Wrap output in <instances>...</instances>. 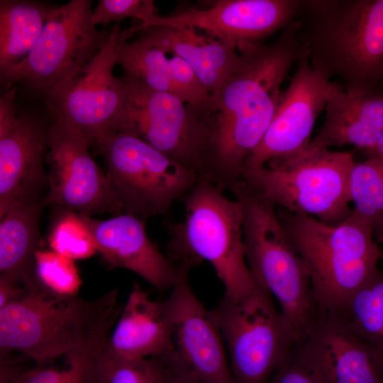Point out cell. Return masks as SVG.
<instances>
[{"mask_svg": "<svg viewBox=\"0 0 383 383\" xmlns=\"http://www.w3.org/2000/svg\"><path fill=\"white\" fill-rule=\"evenodd\" d=\"M159 360L164 366L165 383H201L172 360L170 358Z\"/></svg>", "mask_w": 383, "mask_h": 383, "instance_id": "36", "label": "cell"}, {"mask_svg": "<svg viewBox=\"0 0 383 383\" xmlns=\"http://www.w3.org/2000/svg\"><path fill=\"white\" fill-rule=\"evenodd\" d=\"M16 91L11 89L0 99V217L17 204L38 200L48 184L43 160L49 128L16 111Z\"/></svg>", "mask_w": 383, "mask_h": 383, "instance_id": "16", "label": "cell"}, {"mask_svg": "<svg viewBox=\"0 0 383 383\" xmlns=\"http://www.w3.org/2000/svg\"><path fill=\"white\" fill-rule=\"evenodd\" d=\"M326 107L323 124L311 145L327 149L352 145L367 151L383 136V93L341 88Z\"/></svg>", "mask_w": 383, "mask_h": 383, "instance_id": "21", "label": "cell"}, {"mask_svg": "<svg viewBox=\"0 0 383 383\" xmlns=\"http://www.w3.org/2000/svg\"><path fill=\"white\" fill-rule=\"evenodd\" d=\"M268 383H327L318 367L294 348L289 359L277 370Z\"/></svg>", "mask_w": 383, "mask_h": 383, "instance_id": "33", "label": "cell"}, {"mask_svg": "<svg viewBox=\"0 0 383 383\" xmlns=\"http://www.w3.org/2000/svg\"><path fill=\"white\" fill-rule=\"evenodd\" d=\"M156 15L152 0H100L93 11L91 19L95 26H106L131 17L144 23Z\"/></svg>", "mask_w": 383, "mask_h": 383, "instance_id": "31", "label": "cell"}, {"mask_svg": "<svg viewBox=\"0 0 383 383\" xmlns=\"http://www.w3.org/2000/svg\"><path fill=\"white\" fill-rule=\"evenodd\" d=\"M117 296L116 289L94 300L28 292L0 308V352L18 351L35 364L67 356L116 321L123 309Z\"/></svg>", "mask_w": 383, "mask_h": 383, "instance_id": "3", "label": "cell"}, {"mask_svg": "<svg viewBox=\"0 0 383 383\" xmlns=\"http://www.w3.org/2000/svg\"><path fill=\"white\" fill-rule=\"evenodd\" d=\"M338 313L355 334L383 355V271L378 268Z\"/></svg>", "mask_w": 383, "mask_h": 383, "instance_id": "25", "label": "cell"}, {"mask_svg": "<svg viewBox=\"0 0 383 383\" xmlns=\"http://www.w3.org/2000/svg\"><path fill=\"white\" fill-rule=\"evenodd\" d=\"M349 192L353 215L372 227L383 219V155L355 162Z\"/></svg>", "mask_w": 383, "mask_h": 383, "instance_id": "27", "label": "cell"}, {"mask_svg": "<svg viewBox=\"0 0 383 383\" xmlns=\"http://www.w3.org/2000/svg\"><path fill=\"white\" fill-rule=\"evenodd\" d=\"M91 1L72 0L48 16L35 47L19 64L0 72L1 82L21 83L48 98L72 78L108 40L93 23Z\"/></svg>", "mask_w": 383, "mask_h": 383, "instance_id": "10", "label": "cell"}, {"mask_svg": "<svg viewBox=\"0 0 383 383\" xmlns=\"http://www.w3.org/2000/svg\"><path fill=\"white\" fill-rule=\"evenodd\" d=\"M56 7L36 1L1 0L0 72L16 66L29 55Z\"/></svg>", "mask_w": 383, "mask_h": 383, "instance_id": "24", "label": "cell"}, {"mask_svg": "<svg viewBox=\"0 0 383 383\" xmlns=\"http://www.w3.org/2000/svg\"><path fill=\"white\" fill-rule=\"evenodd\" d=\"M230 190L242 209L249 270L256 283L278 301L299 345L320 313L307 267L286 233L277 207L241 179Z\"/></svg>", "mask_w": 383, "mask_h": 383, "instance_id": "4", "label": "cell"}, {"mask_svg": "<svg viewBox=\"0 0 383 383\" xmlns=\"http://www.w3.org/2000/svg\"><path fill=\"white\" fill-rule=\"evenodd\" d=\"M0 383H11L28 370L12 352H0Z\"/></svg>", "mask_w": 383, "mask_h": 383, "instance_id": "35", "label": "cell"}, {"mask_svg": "<svg viewBox=\"0 0 383 383\" xmlns=\"http://www.w3.org/2000/svg\"><path fill=\"white\" fill-rule=\"evenodd\" d=\"M167 55L161 48L140 38L133 42H121L116 64L121 66L124 73L140 79L150 88L180 98Z\"/></svg>", "mask_w": 383, "mask_h": 383, "instance_id": "26", "label": "cell"}, {"mask_svg": "<svg viewBox=\"0 0 383 383\" xmlns=\"http://www.w3.org/2000/svg\"><path fill=\"white\" fill-rule=\"evenodd\" d=\"M297 346L327 383H383V355L338 312L320 311L311 332Z\"/></svg>", "mask_w": 383, "mask_h": 383, "instance_id": "18", "label": "cell"}, {"mask_svg": "<svg viewBox=\"0 0 383 383\" xmlns=\"http://www.w3.org/2000/svg\"><path fill=\"white\" fill-rule=\"evenodd\" d=\"M129 36L114 24L100 50L46 98L54 120L71 127L89 147L115 132L126 88L122 76L116 77L113 70L119 45Z\"/></svg>", "mask_w": 383, "mask_h": 383, "instance_id": "11", "label": "cell"}, {"mask_svg": "<svg viewBox=\"0 0 383 383\" xmlns=\"http://www.w3.org/2000/svg\"><path fill=\"white\" fill-rule=\"evenodd\" d=\"M293 21L273 43L238 45V62L220 89L193 106L204 133L201 179L222 191L240 179L277 109L280 86L297 62L301 46Z\"/></svg>", "mask_w": 383, "mask_h": 383, "instance_id": "1", "label": "cell"}, {"mask_svg": "<svg viewBox=\"0 0 383 383\" xmlns=\"http://www.w3.org/2000/svg\"><path fill=\"white\" fill-rule=\"evenodd\" d=\"M298 38L311 67L347 91H377L383 74V0H301Z\"/></svg>", "mask_w": 383, "mask_h": 383, "instance_id": "2", "label": "cell"}, {"mask_svg": "<svg viewBox=\"0 0 383 383\" xmlns=\"http://www.w3.org/2000/svg\"><path fill=\"white\" fill-rule=\"evenodd\" d=\"M122 77L126 98L115 133L138 136L201 178L204 133L195 109L126 73Z\"/></svg>", "mask_w": 383, "mask_h": 383, "instance_id": "12", "label": "cell"}, {"mask_svg": "<svg viewBox=\"0 0 383 383\" xmlns=\"http://www.w3.org/2000/svg\"><path fill=\"white\" fill-rule=\"evenodd\" d=\"M301 0H221L206 9H189L154 18L131 28L133 33L153 26L189 27L238 46L259 42L286 28L297 15Z\"/></svg>", "mask_w": 383, "mask_h": 383, "instance_id": "17", "label": "cell"}, {"mask_svg": "<svg viewBox=\"0 0 383 383\" xmlns=\"http://www.w3.org/2000/svg\"><path fill=\"white\" fill-rule=\"evenodd\" d=\"M178 266L179 277L165 300L172 328L168 357L201 383H236L221 332L189 283L190 268Z\"/></svg>", "mask_w": 383, "mask_h": 383, "instance_id": "15", "label": "cell"}, {"mask_svg": "<svg viewBox=\"0 0 383 383\" xmlns=\"http://www.w3.org/2000/svg\"><path fill=\"white\" fill-rule=\"evenodd\" d=\"M112 326H106L86 345L74 351L78 370L74 383H104L100 362Z\"/></svg>", "mask_w": 383, "mask_h": 383, "instance_id": "32", "label": "cell"}, {"mask_svg": "<svg viewBox=\"0 0 383 383\" xmlns=\"http://www.w3.org/2000/svg\"><path fill=\"white\" fill-rule=\"evenodd\" d=\"M94 147L122 210L143 221L166 213L200 179L131 133H111Z\"/></svg>", "mask_w": 383, "mask_h": 383, "instance_id": "8", "label": "cell"}, {"mask_svg": "<svg viewBox=\"0 0 383 383\" xmlns=\"http://www.w3.org/2000/svg\"><path fill=\"white\" fill-rule=\"evenodd\" d=\"M368 156L383 155V136L374 147L365 151Z\"/></svg>", "mask_w": 383, "mask_h": 383, "instance_id": "39", "label": "cell"}, {"mask_svg": "<svg viewBox=\"0 0 383 383\" xmlns=\"http://www.w3.org/2000/svg\"><path fill=\"white\" fill-rule=\"evenodd\" d=\"M28 292L22 286L0 277V308L21 298Z\"/></svg>", "mask_w": 383, "mask_h": 383, "instance_id": "37", "label": "cell"}, {"mask_svg": "<svg viewBox=\"0 0 383 383\" xmlns=\"http://www.w3.org/2000/svg\"><path fill=\"white\" fill-rule=\"evenodd\" d=\"M42 205L38 200L19 204L0 217V277L28 292L45 288L35 273Z\"/></svg>", "mask_w": 383, "mask_h": 383, "instance_id": "23", "label": "cell"}, {"mask_svg": "<svg viewBox=\"0 0 383 383\" xmlns=\"http://www.w3.org/2000/svg\"><path fill=\"white\" fill-rule=\"evenodd\" d=\"M199 179L182 199L184 218L170 223L169 259L189 268L208 261L225 287L224 298L238 301L256 288L246 262L240 203Z\"/></svg>", "mask_w": 383, "mask_h": 383, "instance_id": "5", "label": "cell"}, {"mask_svg": "<svg viewBox=\"0 0 383 383\" xmlns=\"http://www.w3.org/2000/svg\"><path fill=\"white\" fill-rule=\"evenodd\" d=\"M80 216L97 250L111 265L138 274L160 290L172 287L177 282L180 267L149 239L145 221L126 213L104 221Z\"/></svg>", "mask_w": 383, "mask_h": 383, "instance_id": "19", "label": "cell"}, {"mask_svg": "<svg viewBox=\"0 0 383 383\" xmlns=\"http://www.w3.org/2000/svg\"><path fill=\"white\" fill-rule=\"evenodd\" d=\"M35 273L39 282L60 296H74L81 284L73 260L55 251L38 250Z\"/></svg>", "mask_w": 383, "mask_h": 383, "instance_id": "30", "label": "cell"}, {"mask_svg": "<svg viewBox=\"0 0 383 383\" xmlns=\"http://www.w3.org/2000/svg\"><path fill=\"white\" fill-rule=\"evenodd\" d=\"M189 27L153 26L143 30V40L167 54L184 59L194 70L209 95L216 93L235 67V45L205 35Z\"/></svg>", "mask_w": 383, "mask_h": 383, "instance_id": "22", "label": "cell"}, {"mask_svg": "<svg viewBox=\"0 0 383 383\" xmlns=\"http://www.w3.org/2000/svg\"><path fill=\"white\" fill-rule=\"evenodd\" d=\"M209 313L227 345L236 383H268L297 345L272 294L258 284L240 300L223 297Z\"/></svg>", "mask_w": 383, "mask_h": 383, "instance_id": "9", "label": "cell"}, {"mask_svg": "<svg viewBox=\"0 0 383 383\" xmlns=\"http://www.w3.org/2000/svg\"><path fill=\"white\" fill-rule=\"evenodd\" d=\"M372 230L376 243L383 244V219L377 221L374 224Z\"/></svg>", "mask_w": 383, "mask_h": 383, "instance_id": "38", "label": "cell"}, {"mask_svg": "<svg viewBox=\"0 0 383 383\" xmlns=\"http://www.w3.org/2000/svg\"><path fill=\"white\" fill-rule=\"evenodd\" d=\"M245 168L240 179L277 208L338 224L352 213L349 185L355 165L350 152H335L310 143L301 150Z\"/></svg>", "mask_w": 383, "mask_h": 383, "instance_id": "7", "label": "cell"}, {"mask_svg": "<svg viewBox=\"0 0 383 383\" xmlns=\"http://www.w3.org/2000/svg\"><path fill=\"white\" fill-rule=\"evenodd\" d=\"M100 371L104 383H165L164 366L157 358L128 360L104 350Z\"/></svg>", "mask_w": 383, "mask_h": 383, "instance_id": "28", "label": "cell"}, {"mask_svg": "<svg viewBox=\"0 0 383 383\" xmlns=\"http://www.w3.org/2000/svg\"><path fill=\"white\" fill-rule=\"evenodd\" d=\"M68 367L57 370L36 364L28 369L11 383H74L77 374V364L74 358H67Z\"/></svg>", "mask_w": 383, "mask_h": 383, "instance_id": "34", "label": "cell"}, {"mask_svg": "<svg viewBox=\"0 0 383 383\" xmlns=\"http://www.w3.org/2000/svg\"><path fill=\"white\" fill-rule=\"evenodd\" d=\"M377 91H379V92H382L383 93V74H382V77L377 85Z\"/></svg>", "mask_w": 383, "mask_h": 383, "instance_id": "40", "label": "cell"}, {"mask_svg": "<svg viewBox=\"0 0 383 383\" xmlns=\"http://www.w3.org/2000/svg\"><path fill=\"white\" fill-rule=\"evenodd\" d=\"M171 321L165 301H153L135 282L104 350L118 357L160 358L172 353Z\"/></svg>", "mask_w": 383, "mask_h": 383, "instance_id": "20", "label": "cell"}, {"mask_svg": "<svg viewBox=\"0 0 383 383\" xmlns=\"http://www.w3.org/2000/svg\"><path fill=\"white\" fill-rule=\"evenodd\" d=\"M53 251L72 260L86 259L97 248L94 240L79 214L70 212L55 223L49 238Z\"/></svg>", "mask_w": 383, "mask_h": 383, "instance_id": "29", "label": "cell"}, {"mask_svg": "<svg viewBox=\"0 0 383 383\" xmlns=\"http://www.w3.org/2000/svg\"><path fill=\"white\" fill-rule=\"evenodd\" d=\"M88 148L69 126L55 121L49 127L45 155L50 165L48 192L43 205L60 206L85 216L123 211Z\"/></svg>", "mask_w": 383, "mask_h": 383, "instance_id": "13", "label": "cell"}, {"mask_svg": "<svg viewBox=\"0 0 383 383\" xmlns=\"http://www.w3.org/2000/svg\"><path fill=\"white\" fill-rule=\"evenodd\" d=\"M341 88L311 67L306 51L301 48L289 85L282 93L274 118L244 169L265 166L272 160L306 147L319 113Z\"/></svg>", "mask_w": 383, "mask_h": 383, "instance_id": "14", "label": "cell"}, {"mask_svg": "<svg viewBox=\"0 0 383 383\" xmlns=\"http://www.w3.org/2000/svg\"><path fill=\"white\" fill-rule=\"evenodd\" d=\"M277 212L307 267L319 311L340 312L383 257L373 227L353 213L329 225L281 208Z\"/></svg>", "mask_w": 383, "mask_h": 383, "instance_id": "6", "label": "cell"}]
</instances>
